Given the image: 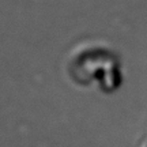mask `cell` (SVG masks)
I'll use <instances>...</instances> for the list:
<instances>
[]
</instances>
